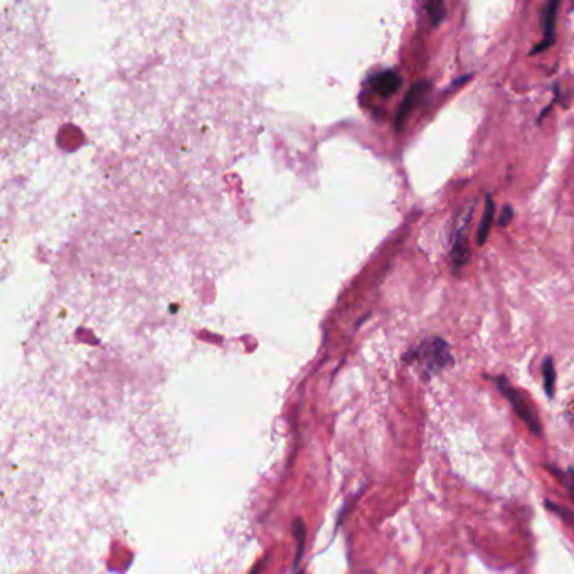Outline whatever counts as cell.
I'll return each instance as SVG.
<instances>
[{
    "label": "cell",
    "instance_id": "cell-10",
    "mask_svg": "<svg viewBox=\"0 0 574 574\" xmlns=\"http://www.w3.org/2000/svg\"><path fill=\"white\" fill-rule=\"evenodd\" d=\"M426 11H428V16H430V19H431V24L435 27L440 26L441 21H443V17H445V4L438 2V0H435V2H428Z\"/></svg>",
    "mask_w": 574,
    "mask_h": 574
},
{
    "label": "cell",
    "instance_id": "cell-4",
    "mask_svg": "<svg viewBox=\"0 0 574 574\" xmlns=\"http://www.w3.org/2000/svg\"><path fill=\"white\" fill-rule=\"evenodd\" d=\"M372 86L381 97H391L401 88V76L396 71H384L372 80Z\"/></svg>",
    "mask_w": 574,
    "mask_h": 574
},
{
    "label": "cell",
    "instance_id": "cell-9",
    "mask_svg": "<svg viewBox=\"0 0 574 574\" xmlns=\"http://www.w3.org/2000/svg\"><path fill=\"white\" fill-rule=\"evenodd\" d=\"M554 384H556V369L553 359L548 357L544 362V389L549 398L554 396Z\"/></svg>",
    "mask_w": 574,
    "mask_h": 574
},
{
    "label": "cell",
    "instance_id": "cell-7",
    "mask_svg": "<svg viewBox=\"0 0 574 574\" xmlns=\"http://www.w3.org/2000/svg\"><path fill=\"white\" fill-rule=\"evenodd\" d=\"M544 505H546V509L551 510L553 514H556V516H558L564 524H566V526H569L574 531V512H573V510L563 507V505H558V504L551 502V500H546Z\"/></svg>",
    "mask_w": 574,
    "mask_h": 574
},
{
    "label": "cell",
    "instance_id": "cell-6",
    "mask_svg": "<svg viewBox=\"0 0 574 574\" xmlns=\"http://www.w3.org/2000/svg\"><path fill=\"white\" fill-rule=\"evenodd\" d=\"M494 216H495V204H494V200H492V197H487L484 216H482V221H480V224H478V231H477V243L480 246L485 244L487 238H489Z\"/></svg>",
    "mask_w": 574,
    "mask_h": 574
},
{
    "label": "cell",
    "instance_id": "cell-13",
    "mask_svg": "<svg viewBox=\"0 0 574 574\" xmlns=\"http://www.w3.org/2000/svg\"><path fill=\"white\" fill-rule=\"evenodd\" d=\"M512 216H514V211L510 206H505L504 211H502V216H500L499 220V226H507L510 221H512Z\"/></svg>",
    "mask_w": 574,
    "mask_h": 574
},
{
    "label": "cell",
    "instance_id": "cell-5",
    "mask_svg": "<svg viewBox=\"0 0 574 574\" xmlns=\"http://www.w3.org/2000/svg\"><path fill=\"white\" fill-rule=\"evenodd\" d=\"M558 9L559 2H549L544 7V16H542V31H544V40L546 43H554V33H556V21H558Z\"/></svg>",
    "mask_w": 574,
    "mask_h": 574
},
{
    "label": "cell",
    "instance_id": "cell-11",
    "mask_svg": "<svg viewBox=\"0 0 574 574\" xmlns=\"http://www.w3.org/2000/svg\"><path fill=\"white\" fill-rule=\"evenodd\" d=\"M293 531H295V537H298V553H297V558H295V569H297L300 564V559H302L303 544H305V524L302 519H297V521L293 522Z\"/></svg>",
    "mask_w": 574,
    "mask_h": 574
},
{
    "label": "cell",
    "instance_id": "cell-2",
    "mask_svg": "<svg viewBox=\"0 0 574 574\" xmlns=\"http://www.w3.org/2000/svg\"><path fill=\"white\" fill-rule=\"evenodd\" d=\"M497 384H499L500 393H502L505 398L509 399V403L512 404L514 411L519 414V418H521V420L531 428V431H534L536 435H541L542 426H541L539 414H537L534 404L527 399V396L521 393V391H517L516 387H512V384H510L507 379H504V377H499Z\"/></svg>",
    "mask_w": 574,
    "mask_h": 574
},
{
    "label": "cell",
    "instance_id": "cell-3",
    "mask_svg": "<svg viewBox=\"0 0 574 574\" xmlns=\"http://www.w3.org/2000/svg\"><path fill=\"white\" fill-rule=\"evenodd\" d=\"M428 90H430V83H428V81H418V83H414L411 88L408 90L406 97H404L403 103H401L398 110V115H396V126H398V129H403L409 113L420 104L421 99L425 98V94L428 93Z\"/></svg>",
    "mask_w": 574,
    "mask_h": 574
},
{
    "label": "cell",
    "instance_id": "cell-12",
    "mask_svg": "<svg viewBox=\"0 0 574 574\" xmlns=\"http://www.w3.org/2000/svg\"><path fill=\"white\" fill-rule=\"evenodd\" d=\"M556 473H558V472H556ZM558 475L563 477L564 485H566L569 495H571V499L574 500V468H569V470L564 472V473L559 472Z\"/></svg>",
    "mask_w": 574,
    "mask_h": 574
},
{
    "label": "cell",
    "instance_id": "cell-8",
    "mask_svg": "<svg viewBox=\"0 0 574 574\" xmlns=\"http://www.w3.org/2000/svg\"><path fill=\"white\" fill-rule=\"evenodd\" d=\"M468 259V246H467V234H465L463 229H460L457 244L453 248V261L457 265H463Z\"/></svg>",
    "mask_w": 574,
    "mask_h": 574
},
{
    "label": "cell",
    "instance_id": "cell-1",
    "mask_svg": "<svg viewBox=\"0 0 574 574\" xmlns=\"http://www.w3.org/2000/svg\"><path fill=\"white\" fill-rule=\"evenodd\" d=\"M413 359L418 361L426 376L436 374L453 362L448 345L441 339L425 340L418 350L413 352Z\"/></svg>",
    "mask_w": 574,
    "mask_h": 574
}]
</instances>
